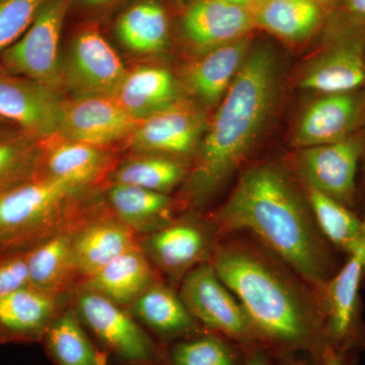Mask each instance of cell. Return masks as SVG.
<instances>
[{"label":"cell","instance_id":"5","mask_svg":"<svg viewBox=\"0 0 365 365\" xmlns=\"http://www.w3.org/2000/svg\"><path fill=\"white\" fill-rule=\"evenodd\" d=\"M365 273V252L357 247L332 277L318 292L323 314L326 347L331 348L347 365L352 353L365 345L360 289Z\"/></svg>","mask_w":365,"mask_h":365},{"label":"cell","instance_id":"29","mask_svg":"<svg viewBox=\"0 0 365 365\" xmlns=\"http://www.w3.org/2000/svg\"><path fill=\"white\" fill-rule=\"evenodd\" d=\"M45 341L58 365H105L73 314L52 322L46 330Z\"/></svg>","mask_w":365,"mask_h":365},{"label":"cell","instance_id":"30","mask_svg":"<svg viewBox=\"0 0 365 365\" xmlns=\"http://www.w3.org/2000/svg\"><path fill=\"white\" fill-rule=\"evenodd\" d=\"M186 169L176 158L151 155L133 158L115 172L116 184L131 185L150 191L167 193L182 181Z\"/></svg>","mask_w":365,"mask_h":365},{"label":"cell","instance_id":"15","mask_svg":"<svg viewBox=\"0 0 365 365\" xmlns=\"http://www.w3.org/2000/svg\"><path fill=\"white\" fill-rule=\"evenodd\" d=\"M365 119V90L319 95L302 113L294 143L300 148L342 140L360 130Z\"/></svg>","mask_w":365,"mask_h":365},{"label":"cell","instance_id":"17","mask_svg":"<svg viewBox=\"0 0 365 365\" xmlns=\"http://www.w3.org/2000/svg\"><path fill=\"white\" fill-rule=\"evenodd\" d=\"M251 38L228 43L204 53L182 74L185 88L201 104L212 107L220 103L232 86L250 51Z\"/></svg>","mask_w":365,"mask_h":365},{"label":"cell","instance_id":"42","mask_svg":"<svg viewBox=\"0 0 365 365\" xmlns=\"http://www.w3.org/2000/svg\"><path fill=\"white\" fill-rule=\"evenodd\" d=\"M174 1L180 2V4H181V2L184 1V0H174Z\"/></svg>","mask_w":365,"mask_h":365},{"label":"cell","instance_id":"23","mask_svg":"<svg viewBox=\"0 0 365 365\" xmlns=\"http://www.w3.org/2000/svg\"><path fill=\"white\" fill-rule=\"evenodd\" d=\"M90 278L93 292L117 304H124L136 300L150 287L153 272L145 257L135 247L110 262Z\"/></svg>","mask_w":365,"mask_h":365},{"label":"cell","instance_id":"16","mask_svg":"<svg viewBox=\"0 0 365 365\" xmlns=\"http://www.w3.org/2000/svg\"><path fill=\"white\" fill-rule=\"evenodd\" d=\"M43 151L37 178H48L78 187L91 184L109 165L108 148L71 140L55 134L42 141Z\"/></svg>","mask_w":365,"mask_h":365},{"label":"cell","instance_id":"37","mask_svg":"<svg viewBox=\"0 0 365 365\" xmlns=\"http://www.w3.org/2000/svg\"><path fill=\"white\" fill-rule=\"evenodd\" d=\"M322 362H323V365H345L344 361L341 359L339 355L328 347L326 348L325 351L323 353Z\"/></svg>","mask_w":365,"mask_h":365},{"label":"cell","instance_id":"22","mask_svg":"<svg viewBox=\"0 0 365 365\" xmlns=\"http://www.w3.org/2000/svg\"><path fill=\"white\" fill-rule=\"evenodd\" d=\"M128 227L126 223L104 222L81 232L72 242L76 270L91 277L110 262L135 248Z\"/></svg>","mask_w":365,"mask_h":365},{"label":"cell","instance_id":"11","mask_svg":"<svg viewBox=\"0 0 365 365\" xmlns=\"http://www.w3.org/2000/svg\"><path fill=\"white\" fill-rule=\"evenodd\" d=\"M139 120L125 111L114 97L83 96L66 98L57 135L109 148L128 140Z\"/></svg>","mask_w":365,"mask_h":365},{"label":"cell","instance_id":"9","mask_svg":"<svg viewBox=\"0 0 365 365\" xmlns=\"http://www.w3.org/2000/svg\"><path fill=\"white\" fill-rule=\"evenodd\" d=\"M180 297L193 318L208 328L241 342L256 339L244 309L212 264H203L190 271Z\"/></svg>","mask_w":365,"mask_h":365},{"label":"cell","instance_id":"12","mask_svg":"<svg viewBox=\"0 0 365 365\" xmlns=\"http://www.w3.org/2000/svg\"><path fill=\"white\" fill-rule=\"evenodd\" d=\"M66 98L32 79L0 69V119L41 139L58 132Z\"/></svg>","mask_w":365,"mask_h":365},{"label":"cell","instance_id":"6","mask_svg":"<svg viewBox=\"0 0 365 365\" xmlns=\"http://www.w3.org/2000/svg\"><path fill=\"white\" fill-rule=\"evenodd\" d=\"M76 188L36 178L0 194V258L26 253L43 227Z\"/></svg>","mask_w":365,"mask_h":365},{"label":"cell","instance_id":"14","mask_svg":"<svg viewBox=\"0 0 365 365\" xmlns=\"http://www.w3.org/2000/svg\"><path fill=\"white\" fill-rule=\"evenodd\" d=\"M205 128L202 111L182 98L139 120L128 140L135 150L153 155H187L197 150Z\"/></svg>","mask_w":365,"mask_h":365},{"label":"cell","instance_id":"1","mask_svg":"<svg viewBox=\"0 0 365 365\" xmlns=\"http://www.w3.org/2000/svg\"><path fill=\"white\" fill-rule=\"evenodd\" d=\"M227 232H248L314 292L339 270L334 249L282 170L257 165L240 178L218 212Z\"/></svg>","mask_w":365,"mask_h":365},{"label":"cell","instance_id":"20","mask_svg":"<svg viewBox=\"0 0 365 365\" xmlns=\"http://www.w3.org/2000/svg\"><path fill=\"white\" fill-rule=\"evenodd\" d=\"M252 13L256 26L292 43L313 37L328 16L317 0H256Z\"/></svg>","mask_w":365,"mask_h":365},{"label":"cell","instance_id":"43","mask_svg":"<svg viewBox=\"0 0 365 365\" xmlns=\"http://www.w3.org/2000/svg\"><path fill=\"white\" fill-rule=\"evenodd\" d=\"M292 365H304V364H292Z\"/></svg>","mask_w":365,"mask_h":365},{"label":"cell","instance_id":"18","mask_svg":"<svg viewBox=\"0 0 365 365\" xmlns=\"http://www.w3.org/2000/svg\"><path fill=\"white\" fill-rule=\"evenodd\" d=\"M118 42L135 54H158L169 46L172 20L163 0H131L111 19Z\"/></svg>","mask_w":365,"mask_h":365},{"label":"cell","instance_id":"7","mask_svg":"<svg viewBox=\"0 0 365 365\" xmlns=\"http://www.w3.org/2000/svg\"><path fill=\"white\" fill-rule=\"evenodd\" d=\"M71 0H49L20 39L0 57V69L61 91V40Z\"/></svg>","mask_w":365,"mask_h":365},{"label":"cell","instance_id":"32","mask_svg":"<svg viewBox=\"0 0 365 365\" xmlns=\"http://www.w3.org/2000/svg\"><path fill=\"white\" fill-rule=\"evenodd\" d=\"M49 0H0V57L30 28Z\"/></svg>","mask_w":365,"mask_h":365},{"label":"cell","instance_id":"41","mask_svg":"<svg viewBox=\"0 0 365 365\" xmlns=\"http://www.w3.org/2000/svg\"><path fill=\"white\" fill-rule=\"evenodd\" d=\"M359 131H360V133H361L362 138H364V155H362L361 163H360V170H359V172H360V170H364V173H365V119H364V124H362L361 128H360ZM364 182H365V179H364ZM364 189L365 190V186L362 187L361 189H359V194ZM364 213H365V210H364Z\"/></svg>","mask_w":365,"mask_h":365},{"label":"cell","instance_id":"26","mask_svg":"<svg viewBox=\"0 0 365 365\" xmlns=\"http://www.w3.org/2000/svg\"><path fill=\"white\" fill-rule=\"evenodd\" d=\"M28 285L51 295L64 287L76 270L72 241L57 235L26 252Z\"/></svg>","mask_w":365,"mask_h":365},{"label":"cell","instance_id":"33","mask_svg":"<svg viewBox=\"0 0 365 365\" xmlns=\"http://www.w3.org/2000/svg\"><path fill=\"white\" fill-rule=\"evenodd\" d=\"M170 359L174 365H235L230 348L213 336L179 343L173 348Z\"/></svg>","mask_w":365,"mask_h":365},{"label":"cell","instance_id":"8","mask_svg":"<svg viewBox=\"0 0 365 365\" xmlns=\"http://www.w3.org/2000/svg\"><path fill=\"white\" fill-rule=\"evenodd\" d=\"M364 141L360 131L336 143L304 148L299 168L307 187L356 211Z\"/></svg>","mask_w":365,"mask_h":365},{"label":"cell","instance_id":"31","mask_svg":"<svg viewBox=\"0 0 365 365\" xmlns=\"http://www.w3.org/2000/svg\"><path fill=\"white\" fill-rule=\"evenodd\" d=\"M108 197L115 212L129 227L155 222L170 205V197L165 193L116 182L108 192Z\"/></svg>","mask_w":365,"mask_h":365},{"label":"cell","instance_id":"24","mask_svg":"<svg viewBox=\"0 0 365 365\" xmlns=\"http://www.w3.org/2000/svg\"><path fill=\"white\" fill-rule=\"evenodd\" d=\"M42 141L14 125L0 124V194L38 177Z\"/></svg>","mask_w":365,"mask_h":365},{"label":"cell","instance_id":"35","mask_svg":"<svg viewBox=\"0 0 365 365\" xmlns=\"http://www.w3.org/2000/svg\"><path fill=\"white\" fill-rule=\"evenodd\" d=\"M28 285L26 253L0 258V299Z\"/></svg>","mask_w":365,"mask_h":365},{"label":"cell","instance_id":"4","mask_svg":"<svg viewBox=\"0 0 365 365\" xmlns=\"http://www.w3.org/2000/svg\"><path fill=\"white\" fill-rule=\"evenodd\" d=\"M127 71L102 25L95 21H78L61 54V90L69 91L72 97H114Z\"/></svg>","mask_w":365,"mask_h":365},{"label":"cell","instance_id":"36","mask_svg":"<svg viewBox=\"0 0 365 365\" xmlns=\"http://www.w3.org/2000/svg\"><path fill=\"white\" fill-rule=\"evenodd\" d=\"M332 11L365 21V0H339V4Z\"/></svg>","mask_w":365,"mask_h":365},{"label":"cell","instance_id":"21","mask_svg":"<svg viewBox=\"0 0 365 365\" xmlns=\"http://www.w3.org/2000/svg\"><path fill=\"white\" fill-rule=\"evenodd\" d=\"M51 295L26 287L0 299V343L37 339L53 314Z\"/></svg>","mask_w":365,"mask_h":365},{"label":"cell","instance_id":"38","mask_svg":"<svg viewBox=\"0 0 365 365\" xmlns=\"http://www.w3.org/2000/svg\"><path fill=\"white\" fill-rule=\"evenodd\" d=\"M245 365H269L265 355L262 352H252L247 357L246 364Z\"/></svg>","mask_w":365,"mask_h":365},{"label":"cell","instance_id":"28","mask_svg":"<svg viewBox=\"0 0 365 365\" xmlns=\"http://www.w3.org/2000/svg\"><path fill=\"white\" fill-rule=\"evenodd\" d=\"M150 249L160 265L170 272H180L193 266L206 250V237L194 225H170L155 232Z\"/></svg>","mask_w":365,"mask_h":365},{"label":"cell","instance_id":"19","mask_svg":"<svg viewBox=\"0 0 365 365\" xmlns=\"http://www.w3.org/2000/svg\"><path fill=\"white\" fill-rule=\"evenodd\" d=\"M114 98L137 120H143L182 100L176 79L168 69L144 66L127 71Z\"/></svg>","mask_w":365,"mask_h":365},{"label":"cell","instance_id":"10","mask_svg":"<svg viewBox=\"0 0 365 365\" xmlns=\"http://www.w3.org/2000/svg\"><path fill=\"white\" fill-rule=\"evenodd\" d=\"M79 312L86 325L118 359L132 365H150L160 360L150 336L117 302L97 292L79 299Z\"/></svg>","mask_w":365,"mask_h":365},{"label":"cell","instance_id":"13","mask_svg":"<svg viewBox=\"0 0 365 365\" xmlns=\"http://www.w3.org/2000/svg\"><path fill=\"white\" fill-rule=\"evenodd\" d=\"M178 16L180 36L204 53L248 37L256 28L252 9L220 0H184Z\"/></svg>","mask_w":365,"mask_h":365},{"label":"cell","instance_id":"25","mask_svg":"<svg viewBox=\"0 0 365 365\" xmlns=\"http://www.w3.org/2000/svg\"><path fill=\"white\" fill-rule=\"evenodd\" d=\"M307 205L327 242L346 257L359 247L364 234V218L357 211L322 192L307 187Z\"/></svg>","mask_w":365,"mask_h":365},{"label":"cell","instance_id":"34","mask_svg":"<svg viewBox=\"0 0 365 365\" xmlns=\"http://www.w3.org/2000/svg\"><path fill=\"white\" fill-rule=\"evenodd\" d=\"M131 0H71L69 16L79 21H95L102 25V21L111 20L115 14Z\"/></svg>","mask_w":365,"mask_h":365},{"label":"cell","instance_id":"39","mask_svg":"<svg viewBox=\"0 0 365 365\" xmlns=\"http://www.w3.org/2000/svg\"><path fill=\"white\" fill-rule=\"evenodd\" d=\"M325 9L327 13H331L339 4V0H317Z\"/></svg>","mask_w":365,"mask_h":365},{"label":"cell","instance_id":"3","mask_svg":"<svg viewBox=\"0 0 365 365\" xmlns=\"http://www.w3.org/2000/svg\"><path fill=\"white\" fill-rule=\"evenodd\" d=\"M276 86L273 50L267 45L252 48L197 148L189 180L194 198L210 195L241 165L272 111Z\"/></svg>","mask_w":365,"mask_h":365},{"label":"cell","instance_id":"40","mask_svg":"<svg viewBox=\"0 0 365 365\" xmlns=\"http://www.w3.org/2000/svg\"><path fill=\"white\" fill-rule=\"evenodd\" d=\"M227 4H237V6H246L252 9L256 0H220Z\"/></svg>","mask_w":365,"mask_h":365},{"label":"cell","instance_id":"27","mask_svg":"<svg viewBox=\"0 0 365 365\" xmlns=\"http://www.w3.org/2000/svg\"><path fill=\"white\" fill-rule=\"evenodd\" d=\"M135 312L143 323L163 336L185 335L195 329V319L181 297L167 287H148L136 299Z\"/></svg>","mask_w":365,"mask_h":365},{"label":"cell","instance_id":"2","mask_svg":"<svg viewBox=\"0 0 365 365\" xmlns=\"http://www.w3.org/2000/svg\"><path fill=\"white\" fill-rule=\"evenodd\" d=\"M212 266L244 309L256 338L283 349H311L323 359L318 295L307 294L284 264L268 252L230 242L215 252Z\"/></svg>","mask_w":365,"mask_h":365}]
</instances>
